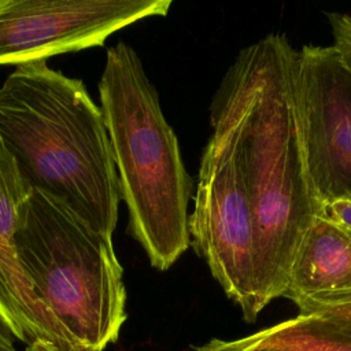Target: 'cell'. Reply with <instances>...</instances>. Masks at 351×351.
<instances>
[{"instance_id":"cell-9","label":"cell","mask_w":351,"mask_h":351,"mask_svg":"<svg viewBox=\"0 0 351 351\" xmlns=\"http://www.w3.org/2000/svg\"><path fill=\"white\" fill-rule=\"evenodd\" d=\"M30 191L0 138V310L26 351H30L36 341L37 313L29 282L16 258L14 234L18 208Z\"/></svg>"},{"instance_id":"cell-4","label":"cell","mask_w":351,"mask_h":351,"mask_svg":"<svg viewBox=\"0 0 351 351\" xmlns=\"http://www.w3.org/2000/svg\"><path fill=\"white\" fill-rule=\"evenodd\" d=\"M104 118L129 223L152 267L167 270L191 245L189 177L173 128L137 52L108 48L99 81Z\"/></svg>"},{"instance_id":"cell-13","label":"cell","mask_w":351,"mask_h":351,"mask_svg":"<svg viewBox=\"0 0 351 351\" xmlns=\"http://www.w3.org/2000/svg\"><path fill=\"white\" fill-rule=\"evenodd\" d=\"M195 351H281L271 347H243L234 340H218L214 339L203 346L195 348Z\"/></svg>"},{"instance_id":"cell-3","label":"cell","mask_w":351,"mask_h":351,"mask_svg":"<svg viewBox=\"0 0 351 351\" xmlns=\"http://www.w3.org/2000/svg\"><path fill=\"white\" fill-rule=\"evenodd\" d=\"M14 245L37 313L30 351H103L117 341L126 289L112 236L32 189L18 208Z\"/></svg>"},{"instance_id":"cell-7","label":"cell","mask_w":351,"mask_h":351,"mask_svg":"<svg viewBox=\"0 0 351 351\" xmlns=\"http://www.w3.org/2000/svg\"><path fill=\"white\" fill-rule=\"evenodd\" d=\"M170 7L171 0H0V66L100 47L117 30Z\"/></svg>"},{"instance_id":"cell-10","label":"cell","mask_w":351,"mask_h":351,"mask_svg":"<svg viewBox=\"0 0 351 351\" xmlns=\"http://www.w3.org/2000/svg\"><path fill=\"white\" fill-rule=\"evenodd\" d=\"M234 341L281 351H351V328L321 315L299 314Z\"/></svg>"},{"instance_id":"cell-12","label":"cell","mask_w":351,"mask_h":351,"mask_svg":"<svg viewBox=\"0 0 351 351\" xmlns=\"http://www.w3.org/2000/svg\"><path fill=\"white\" fill-rule=\"evenodd\" d=\"M347 229H351V199H339L325 204L319 214Z\"/></svg>"},{"instance_id":"cell-1","label":"cell","mask_w":351,"mask_h":351,"mask_svg":"<svg viewBox=\"0 0 351 351\" xmlns=\"http://www.w3.org/2000/svg\"><path fill=\"white\" fill-rule=\"evenodd\" d=\"M295 55L287 36H265L239 52L214 96L234 125L254 204L262 308L282 298L296 250L318 215L293 104Z\"/></svg>"},{"instance_id":"cell-5","label":"cell","mask_w":351,"mask_h":351,"mask_svg":"<svg viewBox=\"0 0 351 351\" xmlns=\"http://www.w3.org/2000/svg\"><path fill=\"white\" fill-rule=\"evenodd\" d=\"M211 136L200 159L195 206L189 214L191 245L213 277L254 322L263 310L258 296V228L240 166L236 130L222 104L213 100Z\"/></svg>"},{"instance_id":"cell-8","label":"cell","mask_w":351,"mask_h":351,"mask_svg":"<svg viewBox=\"0 0 351 351\" xmlns=\"http://www.w3.org/2000/svg\"><path fill=\"white\" fill-rule=\"evenodd\" d=\"M282 298L299 314L351 306V229L317 215L296 250Z\"/></svg>"},{"instance_id":"cell-2","label":"cell","mask_w":351,"mask_h":351,"mask_svg":"<svg viewBox=\"0 0 351 351\" xmlns=\"http://www.w3.org/2000/svg\"><path fill=\"white\" fill-rule=\"evenodd\" d=\"M0 138L30 189L112 236L119 178L101 110L82 81L47 60L16 66L0 86Z\"/></svg>"},{"instance_id":"cell-15","label":"cell","mask_w":351,"mask_h":351,"mask_svg":"<svg viewBox=\"0 0 351 351\" xmlns=\"http://www.w3.org/2000/svg\"><path fill=\"white\" fill-rule=\"evenodd\" d=\"M314 315H321V317H325V318H330L333 321H337V322L344 324V325L351 328V306H343V307L324 310V311L317 313Z\"/></svg>"},{"instance_id":"cell-6","label":"cell","mask_w":351,"mask_h":351,"mask_svg":"<svg viewBox=\"0 0 351 351\" xmlns=\"http://www.w3.org/2000/svg\"><path fill=\"white\" fill-rule=\"evenodd\" d=\"M292 95L310 185L319 210L351 199V71L333 45H303Z\"/></svg>"},{"instance_id":"cell-11","label":"cell","mask_w":351,"mask_h":351,"mask_svg":"<svg viewBox=\"0 0 351 351\" xmlns=\"http://www.w3.org/2000/svg\"><path fill=\"white\" fill-rule=\"evenodd\" d=\"M333 36V47L339 53L343 64L351 71V15L330 12L328 14Z\"/></svg>"},{"instance_id":"cell-14","label":"cell","mask_w":351,"mask_h":351,"mask_svg":"<svg viewBox=\"0 0 351 351\" xmlns=\"http://www.w3.org/2000/svg\"><path fill=\"white\" fill-rule=\"evenodd\" d=\"M15 336L0 310V351H16Z\"/></svg>"}]
</instances>
